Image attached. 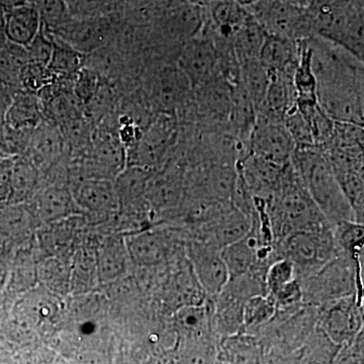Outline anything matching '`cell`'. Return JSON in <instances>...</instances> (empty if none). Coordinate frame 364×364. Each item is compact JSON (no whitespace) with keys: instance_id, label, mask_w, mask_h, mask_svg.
Instances as JSON below:
<instances>
[{"instance_id":"1","label":"cell","mask_w":364,"mask_h":364,"mask_svg":"<svg viewBox=\"0 0 364 364\" xmlns=\"http://www.w3.org/2000/svg\"><path fill=\"white\" fill-rule=\"evenodd\" d=\"M308 42L321 109L334 122L363 126V61L317 35Z\"/></svg>"},{"instance_id":"2","label":"cell","mask_w":364,"mask_h":364,"mask_svg":"<svg viewBox=\"0 0 364 364\" xmlns=\"http://www.w3.org/2000/svg\"><path fill=\"white\" fill-rule=\"evenodd\" d=\"M291 163L299 181L326 221L332 227L342 222H356L324 150L296 149Z\"/></svg>"},{"instance_id":"3","label":"cell","mask_w":364,"mask_h":364,"mask_svg":"<svg viewBox=\"0 0 364 364\" xmlns=\"http://www.w3.org/2000/svg\"><path fill=\"white\" fill-rule=\"evenodd\" d=\"M267 210L272 236L279 241L294 232L330 225L299 181L291 163L282 171L277 189L267 200Z\"/></svg>"},{"instance_id":"4","label":"cell","mask_w":364,"mask_h":364,"mask_svg":"<svg viewBox=\"0 0 364 364\" xmlns=\"http://www.w3.org/2000/svg\"><path fill=\"white\" fill-rule=\"evenodd\" d=\"M309 13L315 35L344 48L363 61V0H336Z\"/></svg>"},{"instance_id":"5","label":"cell","mask_w":364,"mask_h":364,"mask_svg":"<svg viewBox=\"0 0 364 364\" xmlns=\"http://www.w3.org/2000/svg\"><path fill=\"white\" fill-rule=\"evenodd\" d=\"M279 242L284 258L291 261L296 270H305L309 274L338 253L331 225L294 232Z\"/></svg>"},{"instance_id":"6","label":"cell","mask_w":364,"mask_h":364,"mask_svg":"<svg viewBox=\"0 0 364 364\" xmlns=\"http://www.w3.org/2000/svg\"><path fill=\"white\" fill-rule=\"evenodd\" d=\"M179 136V121L173 114H155L135 146L127 150V166L153 170L161 165Z\"/></svg>"},{"instance_id":"7","label":"cell","mask_w":364,"mask_h":364,"mask_svg":"<svg viewBox=\"0 0 364 364\" xmlns=\"http://www.w3.org/2000/svg\"><path fill=\"white\" fill-rule=\"evenodd\" d=\"M247 9L267 35L298 42L315 35L308 9L279 0H259Z\"/></svg>"},{"instance_id":"8","label":"cell","mask_w":364,"mask_h":364,"mask_svg":"<svg viewBox=\"0 0 364 364\" xmlns=\"http://www.w3.org/2000/svg\"><path fill=\"white\" fill-rule=\"evenodd\" d=\"M193 87L188 77L174 64L158 66L148 80L146 97L156 114H182L191 102Z\"/></svg>"},{"instance_id":"9","label":"cell","mask_w":364,"mask_h":364,"mask_svg":"<svg viewBox=\"0 0 364 364\" xmlns=\"http://www.w3.org/2000/svg\"><path fill=\"white\" fill-rule=\"evenodd\" d=\"M351 256L337 253L317 272L312 273L308 294L318 301H337L354 296L359 280L358 261Z\"/></svg>"},{"instance_id":"10","label":"cell","mask_w":364,"mask_h":364,"mask_svg":"<svg viewBox=\"0 0 364 364\" xmlns=\"http://www.w3.org/2000/svg\"><path fill=\"white\" fill-rule=\"evenodd\" d=\"M86 176L114 181L127 166V150L116 132L95 129L87 147L81 152Z\"/></svg>"},{"instance_id":"11","label":"cell","mask_w":364,"mask_h":364,"mask_svg":"<svg viewBox=\"0 0 364 364\" xmlns=\"http://www.w3.org/2000/svg\"><path fill=\"white\" fill-rule=\"evenodd\" d=\"M294 150L296 146L284 123L268 121L257 116L244 152L284 168L291 163Z\"/></svg>"},{"instance_id":"12","label":"cell","mask_w":364,"mask_h":364,"mask_svg":"<svg viewBox=\"0 0 364 364\" xmlns=\"http://www.w3.org/2000/svg\"><path fill=\"white\" fill-rule=\"evenodd\" d=\"M176 63L188 77L193 90L222 76L219 55L214 43L203 36H198L181 46Z\"/></svg>"},{"instance_id":"13","label":"cell","mask_w":364,"mask_h":364,"mask_svg":"<svg viewBox=\"0 0 364 364\" xmlns=\"http://www.w3.org/2000/svg\"><path fill=\"white\" fill-rule=\"evenodd\" d=\"M189 257L193 273L203 291L210 296H220L230 279L222 249L205 238L191 244Z\"/></svg>"},{"instance_id":"14","label":"cell","mask_w":364,"mask_h":364,"mask_svg":"<svg viewBox=\"0 0 364 364\" xmlns=\"http://www.w3.org/2000/svg\"><path fill=\"white\" fill-rule=\"evenodd\" d=\"M111 26L102 18H72L61 28L50 32L82 54H92L104 48L109 38Z\"/></svg>"},{"instance_id":"15","label":"cell","mask_w":364,"mask_h":364,"mask_svg":"<svg viewBox=\"0 0 364 364\" xmlns=\"http://www.w3.org/2000/svg\"><path fill=\"white\" fill-rule=\"evenodd\" d=\"M28 203L38 221L48 224L82 214L70 186L53 184L39 188Z\"/></svg>"},{"instance_id":"16","label":"cell","mask_w":364,"mask_h":364,"mask_svg":"<svg viewBox=\"0 0 364 364\" xmlns=\"http://www.w3.org/2000/svg\"><path fill=\"white\" fill-rule=\"evenodd\" d=\"M81 212L109 215L119 210L114 181L97 177H80L70 186Z\"/></svg>"},{"instance_id":"17","label":"cell","mask_w":364,"mask_h":364,"mask_svg":"<svg viewBox=\"0 0 364 364\" xmlns=\"http://www.w3.org/2000/svg\"><path fill=\"white\" fill-rule=\"evenodd\" d=\"M66 149L65 141L58 127L44 121L33 131L23 156L43 171L54 166Z\"/></svg>"},{"instance_id":"18","label":"cell","mask_w":364,"mask_h":364,"mask_svg":"<svg viewBox=\"0 0 364 364\" xmlns=\"http://www.w3.org/2000/svg\"><path fill=\"white\" fill-rule=\"evenodd\" d=\"M269 73V83L257 116L268 121L284 123L287 112L296 105L294 77L279 72Z\"/></svg>"},{"instance_id":"19","label":"cell","mask_w":364,"mask_h":364,"mask_svg":"<svg viewBox=\"0 0 364 364\" xmlns=\"http://www.w3.org/2000/svg\"><path fill=\"white\" fill-rule=\"evenodd\" d=\"M359 301L354 296L337 299L326 312V333L334 343L341 344L350 340L358 333L363 322Z\"/></svg>"},{"instance_id":"20","label":"cell","mask_w":364,"mask_h":364,"mask_svg":"<svg viewBox=\"0 0 364 364\" xmlns=\"http://www.w3.org/2000/svg\"><path fill=\"white\" fill-rule=\"evenodd\" d=\"M251 227L252 217H249L231 203L214 221L205 225V238L223 249L245 237Z\"/></svg>"},{"instance_id":"21","label":"cell","mask_w":364,"mask_h":364,"mask_svg":"<svg viewBox=\"0 0 364 364\" xmlns=\"http://www.w3.org/2000/svg\"><path fill=\"white\" fill-rule=\"evenodd\" d=\"M37 218L28 203H7L0 207V238L11 246L26 240L37 226Z\"/></svg>"},{"instance_id":"22","label":"cell","mask_w":364,"mask_h":364,"mask_svg":"<svg viewBox=\"0 0 364 364\" xmlns=\"http://www.w3.org/2000/svg\"><path fill=\"white\" fill-rule=\"evenodd\" d=\"M153 174V170L139 166H126L121 173L117 174L114 183L119 208L143 210L146 205H149L146 200V193Z\"/></svg>"},{"instance_id":"23","label":"cell","mask_w":364,"mask_h":364,"mask_svg":"<svg viewBox=\"0 0 364 364\" xmlns=\"http://www.w3.org/2000/svg\"><path fill=\"white\" fill-rule=\"evenodd\" d=\"M299 60L298 41L267 35L259 54V61L269 72L293 76Z\"/></svg>"},{"instance_id":"24","label":"cell","mask_w":364,"mask_h":364,"mask_svg":"<svg viewBox=\"0 0 364 364\" xmlns=\"http://www.w3.org/2000/svg\"><path fill=\"white\" fill-rule=\"evenodd\" d=\"M129 257L140 267H154L164 261L169 252V241L164 234L146 231L124 241Z\"/></svg>"},{"instance_id":"25","label":"cell","mask_w":364,"mask_h":364,"mask_svg":"<svg viewBox=\"0 0 364 364\" xmlns=\"http://www.w3.org/2000/svg\"><path fill=\"white\" fill-rule=\"evenodd\" d=\"M44 121V112L38 95L20 88L14 91L4 123L11 128L33 131Z\"/></svg>"},{"instance_id":"26","label":"cell","mask_w":364,"mask_h":364,"mask_svg":"<svg viewBox=\"0 0 364 364\" xmlns=\"http://www.w3.org/2000/svg\"><path fill=\"white\" fill-rule=\"evenodd\" d=\"M41 18L31 4L16 7L4 13V33L11 44L26 48L39 33Z\"/></svg>"},{"instance_id":"27","label":"cell","mask_w":364,"mask_h":364,"mask_svg":"<svg viewBox=\"0 0 364 364\" xmlns=\"http://www.w3.org/2000/svg\"><path fill=\"white\" fill-rule=\"evenodd\" d=\"M215 361L225 364H262V351L252 337L237 333L222 339Z\"/></svg>"},{"instance_id":"28","label":"cell","mask_w":364,"mask_h":364,"mask_svg":"<svg viewBox=\"0 0 364 364\" xmlns=\"http://www.w3.org/2000/svg\"><path fill=\"white\" fill-rule=\"evenodd\" d=\"M265 37L267 33L251 14L250 18L230 40V44L239 65L245 62L259 59L261 48L264 43Z\"/></svg>"},{"instance_id":"29","label":"cell","mask_w":364,"mask_h":364,"mask_svg":"<svg viewBox=\"0 0 364 364\" xmlns=\"http://www.w3.org/2000/svg\"><path fill=\"white\" fill-rule=\"evenodd\" d=\"M129 257L126 243L121 239H109L98 251L97 272L102 282H109L124 274Z\"/></svg>"},{"instance_id":"30","label":"cell","mask_w":364,"mask_h":364,"mask_svg":"<svg viewBox=\"0 0 364 364\" xmlns=\"http://www.w3.org/2000/svg\"><path fill=\"white\" fill-rule=\"evenodd\" d=\"M40 172L25 156L14 157L11 174V196L9 203H28L38 191Z\"/></svg>"},{"instance_id":"31","label":"cell","mask_w":364,"mask_h":364,"mask_svg":"<svg viewBox=\"0 0 364 364\" xmlns=\"http://www.w3.org/2000/svg\"><path fill=\"white\" fill-rule=\"evenodd\" d=\"M146 200L149 207L157 210L176 207L182 200V186L178 177L172 174H153L148 186Z\"/></svg>"},{"instance_id":"32","label":"cell","mask_w":364,"mask_h":364,"mask_svg":"<svg viewBox=\"0 0 364 364\" xmlns=\"http://www.w3.org/2000/svg\"><path fill=\"white\" fill-rule=\"evenodd\" d=\"M53 42L54 46L48 68L57 78H73L85 66L87 56L54 36Z\"/></svg>"},{"instance_id":"33","label":"cell","mask_w":364,"mask_h":364,"mask_svg":"<svg viewBox=\"0 0 364 364\" xmlns=\"http://www.w3.org/2000/svg\"><path fill=\"white\" fill-rule=\"evenodd\" d=\"M269 78V71L261 64L259 59L245 62L239 69L238 82L252 100L257 112L267 93Z\"/></svg>"},{"instance_id":"34","label":"cell","mask_w":364,"mask_h":364,"mask_svg":"<svg viewBox=\"0 0 364 364\" xmlns=\"http://www.w3.org/2000/svg\"><path fill=\"white\" fill-rule=\"evenodd\" d=\"M30 4L37 9L41 23L49 32L61 28L73 18L64 0H30Z\"/></svg>"},{"instance_id":"35","label":"cell","mask_w":364,"mask_h":364,"mask_svg":"<svg viewBox=\"0 0 364 364\" xmlns=\"http://www.w3.org/2000/svg\"><path fill=\"white\" fill-rule=\"evenodd\" d=\"M56 79L58 78L50 71L48 66L26 62L18 73V88L37 95Z\"/></svg>"},{"instance_id":"36","label":"cell","mask_w":364,"mask_h":364,"mask_svg":"<svg viewBox=\"0 0 364 364\" xmlns=\"http://www.w3.org/2000/svg\"><path fill=\"white\" fill-rule=\"evenodd\" d=\"M275 311L274 299L255 296L246 301L243 308V327L253 328L272 318Z\"/></svg>"},{"instance_id":"37","label":"cell","mask_w":364,"mask_h":364,"mask_svg":"<svg viewBox=\"0 0 364 364\" xmlns=\"http://www.w3.org/2000/svg\"><path fill=\"white\" fill-rule=\"evenodd\" d=\"M284 124L289 136L293 139L296 149L315 148L309 124L296 105L291 111L287 112L284 117Z\"/></svg>"},{"instance_id":"38","label":"cell","mask_w":364,"mask_h":364,"mask_svg":"<svg viewBox=\"0 0 364 364\" xmlns=\"http://www.w3.org/2000/svg\"><path fill=\"white\" fill-rule=\"evenodd\" d=\"M102 79L88 67H83L73 77V93L85 107L97 95Z\"/></svg>"},{"instance_id":"39","label":"cell","mask_w":364,"mask_h":364,"mask_svg":"<svg viewBox=\"0 0 364 364\" xmlns=\"http://www.w3.org/2000/svg\"><path fill=\"white\" fill-rule=\"evenodd\" d=\"M296 267L286 258L273 261L265 274L267 289L272 294L277 293L282 287L296 280Z\"/></svg>"},{"instance_id":"40","label":"cell","mask_w":364,"mask_h":364,"mask_svg":"<svg viewBox=\"0 0 364 364\" xmlns=\"http://www.w3.org/2000/svg\"><path fill=\"white\" fill-rule=\"evenodd\" d=\"M53 46L54 42L51 33L44 26H41L39 33L25 48L26 62L48 66L51 58Z\"/></svg>"},{"instance_id":"41","label":"cell","mask_w":364,"mask_h":364,"mask_svg":"<svg viewBox=\"0 0 364 364\" xmlns=\"http://www.w3.org/2000/svg\"><path fill=\"white\" fill-rule=\"evenodd\" d=\"M73 18H102L111 11V0H64Z\"/></svg>"},{"instance_id":"42","label":"cell","mask_w":364,"mask_h":364,"mask_svg":"<svg viewBox=\"0 0 364 364\" xmlns=\"http://www.w3.org/2000/svg\"><path fill=\"white\" fill-rule=\"evenodd\" d=\"M207 310L203 306H188L178 314L179 322L189 331H202L207 324Z\"/></svg>"},{"instance_id":"43","label":"cell","mask_w":364,"mask_h":364,"mask_svg":"<svg viewBox=\"0 0 364 364\" xmlns=\"http://www.w3.org/2000/svg\"><path fill=\"white\" fill-rule=\"evenodd\" d=\"M14 158L0 159V207L9 203L11 196V174Z\"/></svg>"},{"instance_id":"44","label":"cell","mask_w":364,"mask_h":364,"mask_svg":"<svg viewBox=\"0 0 364 364\" xmlns=\"http://www.w3.org/2000/svg\"><path fill=\"white\" fill-rule=\"evenodd\" d=\"M16 90L18 88L0 77V124L4 123V116L13 100L14 91Z\"/></svg>"},{"instance_id":"45","label":"cell","mask_w":364,"mask_h":364,"mask_svg":"<svg viewBox=\"0 0 364 364\" xmlns=\"http://www.w3.org/2000/svg\"><path fill=\"white\" fill-rule=\"evenodd\" d=\"M26 4H28V0H0V9L4 11V13H6L11 9Z\"/></svg>"},{"instance_id":"46","label":"cell","mask_w":364,"mask_h":364,"mask_svg":"<svg viewBox=\"0 0 364 364\" xmlns=\"http://www.w3.org/2000/svg\"><path fill=\"white\" fill-rule=\"evenodd\" d=\"M279 1L286 2V4H291V6L308 9L313 0H279Z\"/></svg>"},{"instance_id":"47","label":"cell","mask_w":364,"mask_h":364,"mask_svg":"<svg viewBox=\"0 0 364 364\" xmlns=\"http://www.w3.org/2000/svg\"><path fill=\"white\" fill-rule=\"evenodd\" d=\"M235 2L239 4V6L245 7V9H248V7H251L256 4V2L259 1V0H234Z\"/></svg>"},{"instance_id":"48","label":"cell","mask_w":364,"mask_h":364,"mask_svg":"<svg viewBox=\"0 0 364 364\" xmlns=\"http://www.w3.org/2000/svg\"><path fill=\"white\" fill-rule=\"evenodd\" d=\"M214 364H225V363H218V361H215V363H214Z\"/></svg>"},{"instance_id":"49","label":"cell","mask_w":364,"mask_h":364,"mask_svg":"<svg viewBox=\"0 0 364 364\" xmlns=\"http://www.w3.org/2000/svg\"><path fill=\"white\" fill-rule=\"evenodd\" d=\"M0 126H1V124H0Z\"/></svg>"}]
</instances>
